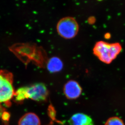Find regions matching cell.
Wrapping results in <instances>:
<instances>
[{"instance_id":"obj_4","label":"cell","mask_w":125,"mask_h":125,"mask_svg":"<svg viewBox=\"0 0 125 125\" xmlns=\"http://www.w3.org/2000/svg\"><path fill=\"white\" fill-rule=\"evenodd\" d=\"M79 25L76 20L71 17L62 18L57 25V31L61 37L65 39L74 38L78 34Z\"/></svg>"},{"instance_id":"obj_8","label":"cell","mask_w":125,"mask_h":125,"mask_svg":"<svg viewBox=\"0 0 125 125\" xmlns=\"http://www.w3.org/2000/svg\"><path fill=\"white\" fill-rule=\"evenodd\" d=\"M63 68L62 60L57 57L51 58L47 63V69L51 73L59 72Z\"/></svg>"},{"instance_id":"obj_11","label":"cell","mask_w":125,"mask_h":125,"mask_svg":"<svg viewBox=\"0 0 125 125\" xmlns=\"http://www.w3.org/2000/svg\"><path fill=\"white\" fill-rule=\"evenodd\" d=\"M105 37L107 39H109L111 37V34L109 33H106V34H105Z\"/></svg>"},{"instance_id":"obj_9","label":"cell","mask_w":125,"mask_h":125,"mask_svg":"<svg viewBox=\"0 0 125 125\" xmlns=\"http://www.w3.org/2000/svg\"><path fill=\"white\" fill-rule=\"evenodd\" d=\"M104 125H124L122 119L117 117H113L109 118Z\"/></svg>"},{"instance_id":"obj_1","label":"cell","mask_w":125,"mask_h":125,"mask_svg":"<svg viewBox=\"0 0 125 125\" xmlns=\"http://www.w3.org/2000/svg\"><path fill=\"white\" fill-rule=\"evenodd\" d=\"M49 90L44 84L36 83L30 86L20 87L15 91V100L18 102L30 99L37 102H44L47 100Z\"/></svg>"},{"instance_id":"obj_6","label":"cell","mask_w":125,"mask_h":125,"mask_svg":"<svg viewBox=\"0 0 125 125\" xmlns=\"http://www.w3.org/2000/svg\"><path fill=\"white\" fill-rule=\"evenodd\" d=\"M69 125H95L91 117L83 113L73 115L69 121Z\"/></svg>"},{"instance_id":"obj_2","label":"cell","mask_w":125,"mask_h":125,"mask_svg":"<svg viewBox=\"0 0 125 125\" xmlns=\"http://www.w3.org/2000/svg\"><path fill=\"white\" fill-rule=\"evenodd\" d=\"M13 75L5 70H0V104L11 106V101L14 98L15 92L13 86Z\"/></svg>"},{"instance_id":"obj_7","label":"cell","mask_w":125,"mask_h":125,"mask_svg":"<svg viewBox=\"0 0 125 125\" xmlns=\"http://www.w3.org/2000/svg\"><path fill=\"white\" fill-rule=\"evenodd\" d=\"M18 125H41V122L37 115L31 112L26 113L20 118Z\"/></svg>"},{"instance_id":"obj_10","label":"cell","mask_w":125,"mask_h":125,"mask_svg":"<svg viewBox=\"0 0 125 125\" xmlns=\"http://www.w3.org/2000/svg\"><path fill=\"white\" fill-rule=\"evenodd\" d=\"M8 113H9L6 111L5 108L3 107L1 104H0V119L3 121Z\"/></svg>"},{"instance_id":"obj_5","label":"cell","mask_w":125,"mask_h":125,"mask_svg":"<svg viewBox=\"0 0 125 125\" xmlns=\"http://www.w3.org/2000/svg\"><path fill=\"white\" fill-rule=\"evenodd\" d=\"M82 89L78 82L75 80H70L65 84L63 92L67 99L75 100L81 94Z\"/></svg>"},{"instance_id":"obj_3","label":"cell","mask_w":125,"mask_h":125,"mask_svg":"<svg viewBox=\"0 0 125 125\" xmlns=\"http://www.w3.org/2000/svg\"><path fill=\"white\" fill-rule=\"evenodd\" d=\"M121 50L122 47L119 44H109L101 41L95 45L93 52L101 61L109 64L115 58Z\"/></svg>"}]
</instances>
